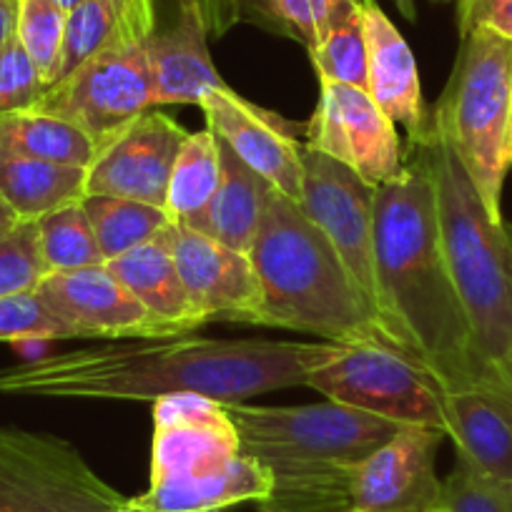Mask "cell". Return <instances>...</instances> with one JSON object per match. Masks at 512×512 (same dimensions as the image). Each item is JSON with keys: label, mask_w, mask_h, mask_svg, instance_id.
<instances>
[{"label": "cell", "mask_w": 512, "mask_h": 512, "mask_svg": "<svg viewBox=\"0 0 512 512\" xmlns=\"http://www.w3.org/2000/svg\"><path fill=\"white\" fill-rule=\"evenodd\" d=\"M347 344L179 337L46 354L0 369V392L48 400L156 402L196 392L246 402L264 392L307 387L309 374Z\"/></svg>", "instance_id": "6da1fadb"}, {"label": "cell", "mask_w": 512, "mask_h": 512, "mask_svg": "<svg viewBox=\"0 0 512 512\" xmlns=\"http://www.w3.org/2000/svg\"><path fill=\"white\" fill-rule=\"evenodd\" d=\"M407 156L405 171L374 191L377 322L445 395L480 390L497 397L447 269L430 166L417 146Z\"/></svg>", "instance_id": "7a4b0ae2"}, {"label": "cell", "mask_w": 512, "mask_h": 512, "mask_svg": "<svg viewBox=\"0 0 512 512\" xmlns=\"http://www.w3.org/2000/svg\"><path fill=\"white\" fill-rule=\"evenodd\" d=\"M224 407L239 430L241 455L272 475L274 490L259 512H347L354 467L405 430L332 400L302 407Z\"/></svg>", "instance_id": "3957f363"}, {"label": "cell", "mask_w": 512, "mask_h": 512, "mask_svg": "<svg viewBox=\"0 0 512 512\" xmlns=\"http://www.w3.org/2000/svg\"><path fill=\"white\" fill-rule=\"evenodd\" d=\"M249 259L262 284V327L397 352L327 236L277 186L267 196Z\"/></svg>", "instance_id": "277c9868"}, {"label": "cell", "mask_w": 512, "mask_h": 512, "mask_svg": "<svg viewBox=\"0 0 512 512\" xmlns=\"http://www.w3.org/2000/svg\"><path fill=\"white\" fill-rule=\"evenodd\" d=\"M417 149L430 166L442 251L475 352L497 397L512 402V226L487 214L435 121Z\"/></svg>", "instance_id": "5b68a950"}, {"label": "cell", "mask_w": 512, "mask_h": 512, "mask_svg": "<svg viewBox=\"0 0 512 512\" xmlns=\"http://www.w3.org/2000/svg\"><path fill=\"white\" fill-rule=\"evenodd\" d=\"M460 53L432 121L475 184L487 214L502 219V186L512 169V41L477 28Z\"/></svg>", "instance_id": "8992f818"}, {"label": "cell", "mask_w": 512, "mask_h": 512, "mask_svg": "<svg viewBox=\"0 0 512 512\" xmlns=\"http://www.w3.org/2000/svg\"><path fill=\"white\" fill-rule=\"evenodd\" d=\"M126 497L63 437L0 425V512H121Z\"/></svg>", "instance_id": "52a82bcc"}, {"label": "cell", "mask_w": 512, "mask_h": 512, "mask_svg": "<svg viewBox=\"0 0 512 512\" xmlns=\"http://www.w3.org/2000/svg\"><path fill=\"white\" fill-rule=\"evenodd\" d=\"M337 405L369 412L402 427L450 430L445 410V390L405 354L387 347L354 344L342 347L329 362L314 369L307 379Z\"/></svg>", "instance_id": "ba28073f"}, {"label": "cell", "mask_w": 512, "mask_h": 512, "mask_svg": "<svg viewBox=\"0 0 512 512\" xmlns=\"http://www.w3.org/2000/svg\"><path fill=\"white\" fill-rule=\"evenodd\" d=\"M154 108V81L144 43H113L73 76L48 86L33 111L73 123L101 151Z\"/></svg>", "instance_id": "9c48e42d"}, {"label": "cell", "mask_w": 512, "mask_h": 512, "mask_svg": "<svg viewBox=\"0 0 512 512\" xmlns=\"http://www.w3.org/2000/svg\"><path fill=\"white\" fill-rule=\"evenodd\" d=\"M374 186L352 169L302 144V194L297 204L327 236L377 317L374 287Z\"/></svg>", "instance_id": "30bf717a"}, {"label": "cell", "mask_w": 512, "mask_h": 512, "mask_svg": "<svg viewBox=\"0 0 512 512\" xmlns=\"http://www.w3.org/2000/svg\"><path fill=\"white\" fill-rule=\"evenodd\" d=\"M304 144L339 161L369 186H384L405 171L397 126L367 91L322 83L317 111L304 126Z\"/></svg>", "instance_id": "8fae6325"}, {"label": "cell", "mask_w": 512, "mask_h": 512, "mask_svg": "<svg viewBox=\"0 0 512 512\" xmlns=\"http://www.w3.org/2000/svg\"><path fill=\"white\" fill-rule=\"evenodd\" d=\"M186 136L189 131L181 123L149 108L98 151L88 166L86 196H113L166 209L171 171Z\"/></svg>", "instance_id": "7c38bea8"}, {"label": "cell", "mask_w": 512, "mask_h": 512, "mask_svg": "<svg viewBox=\"0 0 512 512\" xmlns=\"http://www.w3.org/2000/svg\"><path fill=\"white\" fill-rule=\"evenodd\" d=\"M445 432L405 427L349 475L347 512H430L440 502L435 455Z\"/></svg>", "instance_id": "4fadbf2b"}, {"label": "cell", "mask_w": 512, "mask_h": 512, "mask_svg": "<svg viewBox=\"0 0 512 512\" xmlns=\"http://www.w3.org/2000/svg\"><path fill=\"white\" fill-rule=\"evenodd\" d=\"M169 231L181 282L204 324L239 322L262 327V284L249 254L229 249L179 221H171Z\"/></svg>", "instance_id": "5bb4252c"}, {"label": "cell", "mask_w": 512, "mask_h": 512, "mask_svg": "<svg viewBox=\"0 0 512 512\" xmlns=\"http://www.w3.org/2000/svg\"><path fill=\"white\" fill-rule=\"evenodd\" d=\"M241 455L239 430L224 402L179 392L154 402L151 485L214 470Z\"/></svg>", "instance_id": "9a60e30c"}, {"label": "cell", "mask_w": 512, "mask_h": 512, "mask_svg": "<svg viewBox=\"0 0 512 512\" xmlns=\"http://www.w3.org/2000/svg\"><path fill=\"white\" fill-rule=\"evenodd\" d=\"M36 297L71 339H166L106 264L48 274Z\"/></svg>", "instance_id": "2e32d148"}, {"label": "cell", "mask_w": 512, "mask_h": 512, "mask_svg": "<svg viewBox=\"0 0 512 512\" xmlns=\"http://www.w3.org/2000/svg\"><path fill=\"white\" fill-rule=\"evenodd\" d=\"M199 108L206 116V128H211L249 169L277 186L284 196L299 201L304 144L294 136L299 126L267 108L254 106L231 88L206 91Z\"/></svg>", "instance_id": "e0dca14e"}, {"label": "cell", "mask_w": 512, "mask_h": 512, "mask_svg": "<svg viewBox=\"0 0 512 512\" xmlns=\"http://www.w3.org/2000/svg\"><path fill=\"white\" fill-rule=\"evenodd\" d=\"M362 13L367 36V93L395 126H405L410 146L422 144L432 131V113L422 96L415 56L377 3Z\"/></svg>", "instance_id": "ac0fdd59"}, {"label": "cell", "mask_w": 512, "mask_h": 512, "mask_svg": "<svg viewBox=\"0 0 512 512\" xmlns=\"http://www.w3.org/2000/svg\"><path fill=\"white\" fill-rule=\"evenodd\" d=\"M204 23L194 0H181L174 23L164 31H154L144 41L154 81V106L164 103H196L206 91L229 88L211 63L206 48Z\"/></svg>", "instance_id": "d6986e66"}, {"label": "cell", "mask_w": 512, "mask_h": 512, "mask_svg": "<svg viewBox=\"0 0 512 512\" xmlns=\"http://www.w3.org/2000/svg\"><path fill=\"white\" fill-rule=\"evenodd\" d=\"M272 490V475L259 462L236 455L214 470L149 485L141 495L126 497L121 512H219L241 502L262 505Z\"/></svg>", "instance_id": "ffe728a7"}, {"label": "cell", "mask_w": 512, "mask_h": 512, "mask_svg": "<svg viewBox=\"0 0 512 512\" xmlns=\"http://www.w3.org/2000/svg\"><path fill=\"white\" fill-rule=\"evenodd\" d=\"M169 229L171 224L159 236L118 256L106 267L128 292L139 299L151 322L159 327L161 337H179V334L199 329L204 319L191 304L184 282H181Z\"/></svg>", "instance_id": "44dd1931"}, {"label": "cell", "mask_w": 512, "mask_h": 512, "mask_svg": "<svg viewBox=\"0 0 512 512\" xmlns=\"http://www.w3.org/2000/svg\"><path fill=\"white\" fill-rule=\"evenodd\" d=\"M445 410L457 460L485 480L512 490V402L490 392L445 395Z\"/></svg>", "instance_id": "7402d4cb"}, {"label": "cell", "mask_w": 512, "mask_h": 512, "mask_svg": "<svg viewBox=\"0 0 512 512\" xmlns=\"http://www.w3.org/2000/svg\"><path fill=\"white\" fill-rule=\"evenodd\" d=\"M219 154V186H216L209 206L186 226L201 231V234L229 246V249L249 254L251 246H254L259 221H262L264 204H267V196L274 189V184H269L264 176L249 169L221 139Z\"/></svg>", "instance_id": "603a6c76"}, {"label": "cell", "mask_w": 512, "mask_h": 512, "mask_svg": "<svg viewBox=\"0 0 512 512\" xmlns=\"http://www.w3.org/2000/svg\"><path fill=\"white\" fill-rule=\"evenodd\" d=\"M86 176L83 166L0 154V196L21 221H38L63 206L81 204Z\"/></svg>", "instance_id": "cb8c5ba5"}, {"label": "cell", "mask_w": 512, "mask_h": 512, "mask_svg": "<svg viewBox=\"0 0 512 512\" xmlns=\"http://www.w3.org/2000/svg\"><path fill=\"white\" fill-rule=\"evenodd\" d=\"M0 154L88 169L96 161L98 149L81 128L63 118L43 111H21L0 116Z\"/></svg>", "instance_id": "d4e9b609"}, {"label": "cell", "mask_w": 512, "mask_h": 512, "mask_svg": "<svg viewBox=\"0 0 512 512\" xmlns=\"http://www.w3.org/2000/svg\"><path fill=\"white\" fill-rule=\"evenodd\" d=\"M219 179L221 154L214 131L204 128L186 136L166 191V214L171 221L191 224L209 206Z\"/></svg>", "instance_id": "484cf974"}, {"label": "cell", "mask_w": 512, "mask_h": 512, "mask_svg": "<svg viewBox=\"0 0 512 512\" xmlns=\"http://www.w3.org/2000/svg\"><path fill=\"white\" fill-rule=\"evenodd\" d=\"M83 209H86L106 264L151 241L171 224L166 209L131 199L86 196Z\"/></svg>", "instance_id": "4316f807"}, {"label": "cell", "mask_w": 512, "mask_h": 512, "mask_svg": "<svg viewBox=\"0 0 512 512\" xmlns=\"http://www.w3.org/2000/svg\"><path fill=\"white\" fill-rule=\"evenodd\" d=\"M309 56L319 83H342L367 91V36L362 8L349 0H339L327 31Z\"/></svg>", "instance_id": "83f0119b"}, {"label": "cell", "mask_w": 512, "mask_h": 512, "mask_svg": "<svg viewBox=\"0 0 512 512\" xmlns=\"http://www.w3.org/2000/svg\"><path fill=\"white\" fill-rule=\"evenodd\" d=\"M36 226L43 259H46L51 274L106 264L86 209H83V201L41 216Z\"/></svg>", "instance_id": "f1b7e54d"}, {"label": "cell", "mask_w": 512, "mask_h": 512, "mask_svg": "<svg viewBox=\"0 0 512 512\" xmlns=\"http://www.w3.org/2000/svg\"><path fill=\"white\" fill-rule=\"evenodd\" d=\"M241 21L292 38L312 51L324 36L339 0H236Z\"/></svg>", "instance_id": "f546056e"}, {"label": "cell", "mask_w": 512, "mask_h": 512, "mask_svg": "<svg viewBox=\"0 0 512 512\" xmlns=\"http://www.w3.org/2000/svg\"><path fill=\"white\" fill-rule=\"evenodd\" d=\"M118 41L116 18L103 0H83L81 6L66 13L61 58H58L56 81H66L83 63ZM51 83V86H53Z\"/></svg>", "instance_id": "4dcf8cb0"}, {"label": "cell", "mask_w": 512, "mask_h": 512, "mask_svg": "<svg viewBox=\"0 0 512 512\" xmlns=\"http://www.w3.org/2000/svg\"><path fill=\"white\" fill-rule=\"evenodd\" d=\"M63 28L66 11L53 0H18L16 38L48 86L56 81Z\"/></svg>", "instance_id": "1f68e13d"}, {"label": "cell", "mask_w": 512, "mask_h": 512, "mask_svg": "<svg viewBox=\"0 0 512 512\" xmlns=\"http://www.w3.org/2000/svg\"><path fill=\"white\" fill-rule=\"evenodd\" d=\"M48 274L36 221H21L0 239V299L33 294Z\"/></svg>", "instance_id": "d6a6232c"}, {"label": "cell", "mask_w": 512, "mask_h": 512, "mask_svg": "<svg viewBox=\"0 0 512 512\" xmlns=\"http://www.w3.org/2000/svg\"><path fill=\"white\" fill-rule=\"evenodd\" d=\"M48 83L23 51L18 38L0 48V116L38 108Z\"/></svg>", "instance_id": "836d02e7"}, {"label": "cell", "mask_w": 512, "mask_h": 512, "mask_svg": "<svg viewBox=\"0 0 512 512\" xmlns=\"http://www.w3.org/2000/svg\"><path fill=\"white\" fill-rule=\"evenodd\" d=\"M440 505L445 512H512V490L485 480L457 460L442 482Z\"/></svg>", "instance_id": "e575fe53"}, {"label": "cell", "mask_w": 512, "mask_h": 512, "mask_svg": "<svg viewBox=\"0 0 512 512\" xmlns=\"http://www.w3.org/2000/svg\"><path fill=\"white\" fill-rule=\"evenodd\" d=\"M21 339H71L68 329L43 307L33 294L0 299V342H21Z\"/></svg>", "instance_id": "d590c367"}, {"label": "cell", "mask_w": 512, "mask_h": 512, "mask_svg": "<svg viewBox=\"0 0 512 512\" xmlns=\"http://www.w3.org/2000/svg\"><path fill=\"white\" fill-rule=\"evenodd\" d=\"M477 28L512 41V0H462L460 36Z\"/></svg>", "instance_id": "8d00e7d4"}, {"label": "cell", "mask_w": 512, "mask_h": 512, "mask_svg": "<svg viewBox=\"0 0 512 512\" xmlns=\"http://www.w3.org/2000/svg\"><path fill=\"white\" fill-rule=\"evenodd\" d=\"M116 18L118 41L144 43L156 31V0H103Z\"/></svg>", "instance_id": "74e56055"}, {"label": "cell", "mask_w": 512, "mask_h": 512, "mask_svg": "<svg viewBox=\"0 0 512 512\" xmlns=\"http://www.w3.org/2000/svg\"><path fill=\"white\" fill-rule=\"evenodd\" d=\"M194 6L209 36H226L236 23H241L236 0H194Z\"/></svg>", "instance_id": "f35d334b"}, {"label": "cell", "mask_w": 512, "mask_h": 512, "mask_svg": "<svg viewBox=\"0 0 512 512\" xmlns=\"http://www.w3.org/2000/svg\"><path fill=\"white\" fill-rule=\"evenodd\" d=\"M18 0H0V48L16 38Z\"/></svg>", "instance_id": "ab89813d"}, {"label": "cell", "mask_w": 512, "mask_h": 512, "mask_svg": "<svg viewBox=\"0 0 512 512\" xmlns=\"http://www.w3.org/2000/svg\"><path fill=\"white\" fill-rule=\"evenodd\" d=\"M18 224H21V219L13 214V209L6 204V199L0 196V239H3L11 229H16Z\"/></svg>", "instance_id": "60d3db41"}, {"label": "cell", "mask_w": 512, "mask_h": 512, "mask_svg": "<svg viewBox=\"0 0 512 512\" xmlns=\"http://www.w3.org/2000/svg\"><path fill=\"white\" fill-rule=\"evenodd\" d=\"M397 6V11L407 18V21H417V8H415V0H392Z\"/></svg>", "instance_id": "b9f144b4"}, {"label": "cell", "mask_w": 512, "mask_h": 512, "mask_svg": "<svg viewBox=\"0 0 512 512\" xmlns=\"http://www.w3.org/2000/svg\"><path fill=\"white\" fill-rule=\"evenodd\" d=\"M53 3H56V6H61L63 11H73V8H78L83 3V0H53Z\"/></svg>", "instance_id": "7bdbcfd3"}, {"label": "cell", "mask_w": 512, "mask_h": 512, "mask_svg": "<svg viewBox=\"0 0 512 512\" xmlns=\"http://www.w3.org/2000/svg\"><path fill=\"white\" fill-rule=\"evenodd\" d=\"M349 3H354V6L362 8V11H364V8L372 6V3H377V0H349Z\"/></svg>", "instance_id": "ee69618b"}, {"label": "cell", "mask_w": 512, "mask_h": 512, "mask_svg": "<svg viewBox=\"0 0 512 512\" xmlns=\"http://www.w3.org/2000/svg\"><path fill=\"white\" fill-rule=\"evenodd\" d=\"M430 512H445V510H442V505H440V502H437V505L435 507H432V510Z\"/></svg>", "instance_id": "f6af8a7d"}]
</instances>
